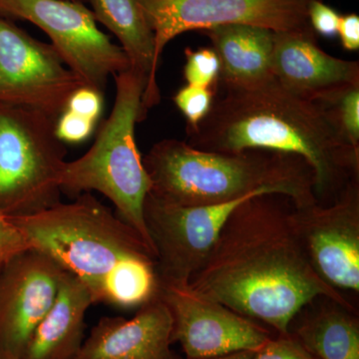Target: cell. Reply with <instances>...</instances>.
Masks as SVG:
<instances>
[{"label":"cell","mask_w":359,"mask_h":359,"mask_svg":"<svg viewBox=\"0 0 359 359\" xmlns=\"http://www.w3.org/2000/svg\"><path fill=\"white\" fill-rule=\"evenodd\" d=\"M292 208L289 198L273 194L241 203L189 287L282 335L290 334L299 311L318 297L355 311L313 269Z\"/></svg>","instance_id":"cell-1"},{"label":"cell","mask_w":359,"mask_h":359,"mask_svg":"<svg viewBox=\"0 0 359 359\" xmlns=\"http://www.w3.org/2000/svg\"><path fill=\"white\" fill-rule=\"evenodd\" d=\"M187 143L205 152L273 151L299 156L314 175L318 204L334 202L359 179V150L349 145L318 101L287 91L275 78L252 89L217 87L211 110Z\"/></svg>","instance_id":"cell-2"},{"label":"cell","mask_w":359,"mask_h":359,"mask_svg":"<svg viewBox=\"0 0 359 359\" xmlns=\"http://www.w3.org/2000/svg\"><path fill=\"white\" fill-rule=\"evenodd\" d=\"M143 164L151 180L149 194L170 204L222 205L262 194L285 196L297 208L318 203L313 169L289 153L205 152L166 139L150 149Z\"/></svg>","instance_id":"cell-3"},{"label":"cell","mask_w":359,"mask_h":359,"mask_svg":"<svg viewBox=\"0 0 359 359\" xmlns=\"http://www.w3.org/2000/svg\"><path fill=\"white\" fill-rule=\"evenodd\" d=\"M11 217L25 231L32 250L79 278L94 304L103 302L106 283L118 266L135 257L155 259L140 235L90 193L74 202Z\"/></svg>","instance_id":"cell-4"},{"label":"cell","mask_w":359,"mask_h":359,"mask_svg":"<svg viewBox=\"0 0 359 359\" xmlns=\"http://www.w3.org/2000/svg\"><path fill=\"white\" fill-rule=\"evenodd\" d=\"M116 96L109 117L95 142L79 159L66 161L61 192L69 196L97 191L114 204L118 216L143 238L155 256L144 221V203L151 180L137 147L135 126L143 121L144 80L129 69L114 76ZM156 259V257H155Z\"/></svg>","instance_id":"cell-5"},{"label":"cell","mask_w":359,"mask_h":359,"mask_svg":"<svg viewBox=\"0 0 359 359\" xmlns=\"http://www.w3.org/2000/svg\"><path fill=\"white\" fill-rule=\"evenodd\" d=\"M56 120L0 105V210L26 216L60 202L67 155L55 134Z\"/></svg>","instance_id":"cell-6"},{"label":"cell","mask_w":359,"mask_h":359,"mask_svg":"<svg viewBox=\"0 0 359 359\" xmlns=\"http://www.w3.org/2000/svg\"><path fill=\"white\" fill-rule=\"evenodd\" d=\"M0 14L36 25L85 86L104 94L108 80L130 68L126 54L101 32L91 9L70 0H0Z\"/></svg>","instance_id":"cell-7"},{"label":"cell","mask_w":359,"mask_h":359,"mask_svg":"<svg viewBox=\"0 0 359 359\" xmlns=\"http://www.w3.org/2000/svg\"><path fill=\"white\" fill-rule=\"evenodd\" d=\"M83 86L51 44L0 14V105L57 120L71 95Z\"/></svg>","instance_id":"cell-8"},{"label":"cell","mask_w":359,"mask_h":359,"mask_svg":"<svg viewBox=\"0 0 359 359\" xmlns=\"http://www.w3.org/2000/svg\"><path fill=\"white\" fill-rule=\"evenodd\" d=\"M155 37V58L175 37L193 30L245 25L273 32H308L311 0H138Z\"/></svg>","instance_id":"cell-9"},{"label":"cell","mask_w":359,"mask_h":359,"mask_svg":"<svg viewBox=\"0 0 359 359\" xmlns=\"http://www.w3.org/2000/svg\"><path fill=\"white\" fill-rule=\"evenodd\" d=\"M252 197L226 204L185 207L148 194L144 221L154 248L160 285H188L207 261L231 212Z\"/></svg>","instance_id":"cell-10"},{"label":"cell","mask_w":359,"mask_h":359,"mask_svg":"<svg viewBox=\"0 0 359 359\" xmlns=\"http://www.w3.org/2000/svg\"><path fill=\"white\" fill-rule=\"evenodd\" d=\"M159 297L173 318V342L181 344L187 359L257 353L271 339L268 330L189 285H160Z\"/></svg>","instance_id":"cell-11"},{"label":"cell","mask_w":359,"mask_h":359,"mask_svg":"<svg viewBox=\"0 0 359 359\" xmlns=\"http://www.w3.org/2000/svg\"><path fill=\"white\" fill-rule=\"evenodd\" d=\"M295 226L318 276L339 290L359 292V179L327 205L292 208Z\"/></svg>","instance_id":"cell-12"},{"label":"cell","mask_w":359,"mask_h":359,"mask_svg":"<svg viewBox=\"0 0 359 359\" xmlns=\"http://www.w3.org/2000/svg\"><path fill=\"white\" fill-rule=\"evenodd\" d=\"M65 269L28 250L0 269V358L22 359L35 328L50 309Z\"/></svg>","instance_id":"cell-13"},{"label":"cell","mask_w":359,"mask_h":359,"mask_svg":"<svg viewBox=\"0 0 359 359\" xmlns=\"http://www.w3.org/2000/svg\"><path fill=\"white\" fill-rule=\"evenodd\" d=\"M271 73L283 88L309 100H320L359 83L358 61L344 60L323 51L313 29L275 32Z\"/></svg>","instance_id":"cell-14"},{"label":"cell","mask_w":359,"mask_h":359,"mask_svg":"<svg viewBox=\"0 0 359 359\" xmlns=\"http://www.w3.org/2000/svg\"><path fill=\"white\" fill-rule=\"evenodd\" d=\"M172 344L173 318L158 295L130 320L101 318L73 359H181Z\"/></svg>","instance_id":"cell-15"},{"label":"cell","mask_w":359,"mask_h":359,"mask_svg":"<svg viewBox=\"0 0 359 359\" xmlns=\"http://www.w3.org/2000/svg\"><path fill=\"white\" fill-rule=\"evenodd\" d=\"M221 62L218 87L252 89L273 79L275 32L259 26L229 25L203 30Z\"/></svg>","instance_id":"cell-16"},{"label":"cell","mask_w":359,"mask_h":359,"mask_svg":"<svg viewBox=\"0 0 359 359\" xmlns=\"http://www.w3.org/2000/svg\"><path fill=\"white\" fill-rule=\"evenodd\" d=\"M94 304L79 278L65 271L55 299L35 328L22 359H73L83 344L85 316Z\"/></svg>","instance_id":"cell-17"},{"label":"cell","mask_w":359,"mask_h":359,"mask_svg":"<svg viewBox=\"0 0 359 359\" xmlns=\"http://www.w3.org/2000/svg\"><path fill=\"white\" fill-rule=\"evenodd\" d=\"M97 22L105 26L120 42L130 69L144 80L142 113L160 102L157 84L158 63L155 58V37L138 0H88Z\"/></svg>","instance_id":"cell-18"},{"label":"cell","mask_w":359,"mask_h":359,"mask_svg":"<svg viewBox=\"0 0 359 359\" xmlns=\"http://www.w3.org/2000/svg\"><path fill=\"white\" fill-rule=\"evenodd\" d=\"M316 359H359V321L337 302L309 316L292 334Z\"/></svg>","instance_id":"cell-19"},{"label":"cell","mask_w":359,"mask_h":359,"mask_svg":"<svg viewBox=\"0 0 359 359\" xmlns=\"http://www.w3.org/2000/svg\"><path fill=\"white\" fill-rule=\"evenodd\" d=\"M318 101L349 145L359 150V83L332 92Z\"/></svg>","instance_id":"cell-20"},{"label":"cell","mask_w":359,"mask_h":359,"mask_svg":"<svg viewBox=\"0 0 359 359\" xmlns=\"http://www.w3.org/2000/svg\"><path fill=\"white\" fill-rule=\"evenodd\" d=\"M185 56L184 78L187 85L217 91L221 62L216 51L212 48H186Z\"/></svg>","instance_id":"cell-21"},{"label":"cell","mask_w":359,"mask_h":359,"mask_svg":"<svg viewBox=\"0 0 359 359\" xmlns=\"http://www.w3.org/2000/svg\"><path fill=\"white\" fill-rule=\"evenodd\" d=\"M216 92L186 85L175 94V105L187 120V132L194 131L211 110Z\"/></svg>","instance_id":"cell-22"},{"label":"cell","mask_w":359,"mask_h":359,"mask_svg":"<svg viewBox=\"0 0 359 359\" xmlns=\"http://www.w3.org/2000/svg\"><path fill=\"white\" fill-rule=\"evenodd\" d=\"M28 250H32V245L25 231L0 210V266Z\"/></svg>","instance_id":"cell-23"},{"label":"cell","mask_w":359,"mask_h":359,"mask_svg":"<svg viewBox=\"0 0 359 359\" xmlns=\"http://www.w3.org/2000/svg\"><path fill=\"white\" fill-rule=\"evenodd\" d=\"M252 359H316L294 334L282 335L266 342Z\"/></svg>","instance_id":"cell-24"},{"label":"cell","mask_w":359,"mask_h":359,"mask_svg":"<svg viewBox=\"0 0 359 359\" xmlns=\"http://www.w3.org/2000/svg\"><path fill=\"white\" fill-rule=\"evenodd\" d=\"M96 123L83 116L65 110L55 123V134L63 143H80L93 133Z\"/></svg>","instance_id":"cell-25"},{"label":"cell","mask_w":359,"mask_h":359,"mask_svg":"<svg viewBox=\"0 0 359 359\" xmlns=\"http://www.w3.org/2000/svg\"><path fill=\"white\" fill-rule=\"evenodd\" d=\"M103 94L90 87L77 89L68 100L66 109L97 123L102 113Z\"/></svg>","instance_id":"cell-26"},{"label":"cell","mask_w":359,"mask_h":359,"mask_svg":"<svg viewBox=\"0 0 359 359\" xmlns=\"http://www.w3.org/2000/svg\"><path fill=\"white\" fill-rule=\"evenodd\" d=\"M340 15L320 0H311L309 6V25L316 33L323 36H337Z\"/></svg>","instance_id":"cell-27"},{"label":"cell","mask_w":359,"mask_h":359,"mask_svg":"<svg viewBox=\"0 0 359 359\" xmlns=\"http://www.w3.org/2000/svg\"><path fill=\"white\" fill-rule=\"evenodd\" d=\"M340 41L346 50L356 51L359 49V18L358 14L340 15L339 30Z\"/></svg>","instance_id":"cell-28"},{"label":"cell","mask_w":359,"mask_h":359,"mask_svg":"<svg viewBox=\"0 0 359 359\" xmlns=\"http://www.w3.org/2000/svg\"><path fill=\"white\" fill-rule=\"evenodd\" d=\"M255 353L252 351H242V353L230 354V355L223 356V358L212 359H252Z\"/></svg>","instance_id":"cell-29"},{"label":"cell","mask_w":359,"mask_h":359,"mask_svg":"<svg viewBox=\"0 0 359 359\" xmlns=\"http://www.w3.org/2000/svg\"><path fill=\"white\" fill-rule=\"evenodd\" d=\"M70 1L81 2V4H87L88 0H70Z\"/></svg>","instance_id":"cell-30"},{"label":"cell","mask_w":359,"mask_h":359,"mask_svg":"<svg viewBox=\"0 0 359 359\" xmlns=\"http://www.w3.org/2000/svg\"><path fill=\"white\" fill-rule=\"evenodd\" d=\"M0 359H4V358H0Z\"/></svg>","instance_id":"cell-31"},{"label":"cell","mask_w":359,"mask_h":359,"mask_svg":"<svg viewBox=\"0 0 359 359\" xmlns=\"http://www.w3.org/2000/svg\"><path fill=\"white\" fill-rule=\"evenodd\" d=\"M0 269H1V266H0Z\"/></svg>","instance_id":"cell-32"}]
</instances>
